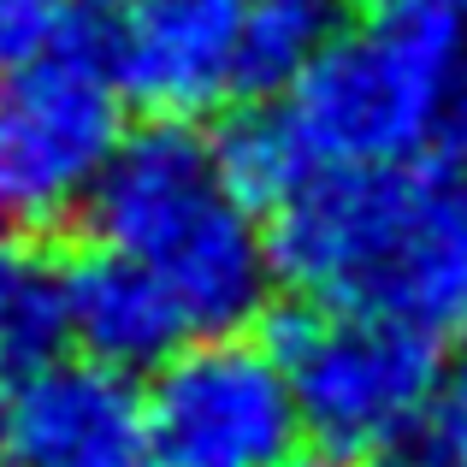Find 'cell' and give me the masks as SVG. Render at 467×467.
Instances as JSON below:
<instances>
[{"label": "cell", "mask_w": 467, "mask_h": 467, "mask_svg": "<svg viewBox=\"0 0 467 467\" xmlns=\"http://www.w3.org/2000/svg\"><path fill=\"white\" fill-rule=\"evenodd\" d=\"M379 467H432V462H379Z\"/></svg>", "instance_id": "cell-18"}, {"label": "cell", "mask_w": 467, "mask_h": 467, "mask_svg": "<svg viewBox=\"0 0 467 467\" xmlns=\"http://www.w3.org/2000/svg\"><path fill=\"white\" fill-rule=\"evenodd\" d=\"M66 290H59V261H47L30 243V231L0 219V361L18 373L66 355Z\"/></svg>", "instance_id": "cell-11"}, {"label": "cell", "mask_w": 467, "mask_h": 467, "mask_svg": "<svg viewBox=\"0 0 467 467\" xmlns=\"http://www.w3.org/2000/svg\"><path fill=\"white\" fill-rule=\"evenodd\" d=\"M18 367H12V361H0V432H6V414H12V390H18Z\"/></svg>", "instance_id": "cell-16"}, {"label": "cell", "mask_w": 467, "mask_h": 467, "mask_svg": "<svg viewBox=\"0 0 467 467\" xmlns=\"http://www.w3.org/2000/svg\"><path fill=\"white\" fill-rule=\"evenodd\" d=\"M213 160H219V178L266 219L319 171L308 137H302V125L285 107V95L225 107V119L213 130Z\"/></svg>", "instance_id": "cell-10"}, {"label": "cell", "mask_w": 467, "mask_h": 467, "mask_svg": "<svg viewBox=\"0 0 467 467\" xmlns=\"http://www.w3.org/2000/svg\"><path fill=\"white\" fill-rule=\"evenodd\" d=\"M444 149L467 166V59L456 71V89H450V113H444Z\"/></svg>", "instance_id": "cell-15"}, {"label": "cell", "mask_w": 467, "mask_h": 467, "mask_svg": "<svg viewBox=\"0 0 467 467\" xmlns=\"http://www.w3.org/2000/svg\"><path fill=\"white\" fill-rule=\"evenodd\" d=\"M6 467H149V414L137 373L66 349L30 367L0 432Z\"/></svg>", "instance_id": "cell-8"}, {"label": "cell", "mask_w": 467, "mask_h": 467, "mask_svg": "<svg viewBox=\"0 0 467 467\" xmlns=\"http://www.w3.org/2000/svg\"><path fill=\"white\" fill-rule=\"evenodd\" d=\"M249 0H125L101 30L125 101L142 119H207L243 101Z\"/></svg>", "instance_id": "cell-7"}, {"label": "cell", "mask_w": 467, "mask_h": 467, "mask_svg": "<svg viewBox=\"0 0 467 467\" xmlns=\"http://www.w3.org/2000/svg\"><path fill=\"white\" fill-rule=\"evenodd\" d=\"M337 30H343V0H249V24H243V101L285 95Z\"/></svg>", "instance_id": "cell-12"}, {"label": "cell", "mask_w": 467, "mask_h": 467, "mask_svg": "<svg viewBox=\"0 0 467 467\" xmlns=\"http://www.w3.org/2000/svg\"><path fill=\"white\" fill-rule=\"evenodd\" d=\"M266 337L290 367L302 426L319 456L379 467L426 432V414L444 385V337L367 308L302 296L273 319Z\"/></svg>", "instance_id": "cell-4"}, {"label": "cell", "mask_w": 467, "mask_h": 467, "mask_svg": "<svg viewBox=\"0 0 467 467\" xmlns=\"http://www.w3.org/2000/svg\"><path fill=\"white\" fill-rule=\"evenodd\" d=\"M462 6H467V0H462Z\"/></svg>", "instance_id": "cell-19"}, {"label": "cell", "mask_w": 467, "mask_h": 467, "mask_svg": "<svg viewBox=\"0 0 467 467\" xmlns=\"http://www.w3.org/2000/svg\"><path fill=\"white\" fill-rule=\"evenodd\" d=\"M125 113L101 36L83 24L54 54L0 71V219L24 231L78 219L130 137Z\"/></svg>", "instance_id": "cell-5"}, {"label": "cell", "mask_w": 467, "mask_h": 467, "mask_svg": "<svg viewBox=\"0 0 467 467\" xmlns=\"http://www.w3.org/2000/svg\"><path fill=\"white\" fill-rule=\"evenodd\" d=\"M119 6H125V0H78V12H107V18H113Z\"/></svg>", "instance_id": "cell-17"}, {"label": "cell", "mask_w": 467, "mask_h": 467, "mask_svg": "<svg viewBox=\"0 0 467 467\" xmlns=\"http://www.w3.org/2000/svg\"><path fill=\"white\" fill-rule=\"evenodd\" d=\"M59 290H66L71 349L119 373H154L166 355H178L195 337L166 278L95 237L59 261Z\"/></svg>", "instance_id": "cell-9"}, {"label": "cell", "mask_w": 467, "mask_h": 467, "mask_svg": "<svg viewBox=\"0 0 467 467\" xmlns=\"http://www.w3.org/2000/svg\"><path fill=\"white\" fill-rule=\"evenodd\" d=\"M83 225L95 243L154 266L195 337L249 331L278 290L273 231L213 160L190 119H142L101 171Z\"/></svg>", "instance_id": "cell-2"}, {"label": "cell", "mask_w": 467, "mask_h": 467, "mask_svg": "<svg viewBox=\"0 0 467 467\" xmlns=\"http://www.w3.org/2000/svg\"><path fill=\"white\" fill-rule=\"evenodd\" d=\"M149 467H290L308 450L285 355L273 337H190L142 385Z\"/></svg>", "instance_id": "cell-6"}, {"label": "cell", "mask_w": 467, "mask_h": 467, "mask_svg": "<svg viewBox=\"0 0 467 467\" xmlns=\"http://www.w3.org/2000/svg\"><path fill=\"white\" fill-rule=\"evenodd\" d=\"M266 231L290 296L467 337V178L444 160L319 166Z\"/></svg>", "instance_id": "cell-1"}, {"label": "cell", "mask_w": 467, "mask_h": 467, "mask_svg": "<svg viewBox=\"0 0 467 467\" xmlns=\"http://www.w3.org/2000/svg\"><path fill=\"white\" fill-rule=\"evenodd\" d=\"M420 444L432 467H467V337L444 361V385H438V402L426 414Z\"/></svg>", "instance_id": "cell-14"}, {"label": "cell", "mask_w": 467, "mask_h": 467, "mask_svg": "<svg viewBox=\"0 0 467 467\" xmlns=\"http://www.w3.org/2000/svg\"><path fill=\"white\" fill-rule=\"evenodd\" d=\"M78 30V0H0V71L54 54Z\"/></svg>", "instance_id": "cell-13"}, {"label": "cell", "mask_w": 467, "mask_h": 467, "mask_svg": "<svg viewBox=\"0 0 467 467\" xmlns=\"http://www.w3.org/2000/svg\"><path fill=\"white\" fill-rule=\"evenodd\" d=\"M462 59V0H367L285 89V107L319 166H397L444 142Z\"/></svg>", "instance_id": "cell-3"}]
</instances>
